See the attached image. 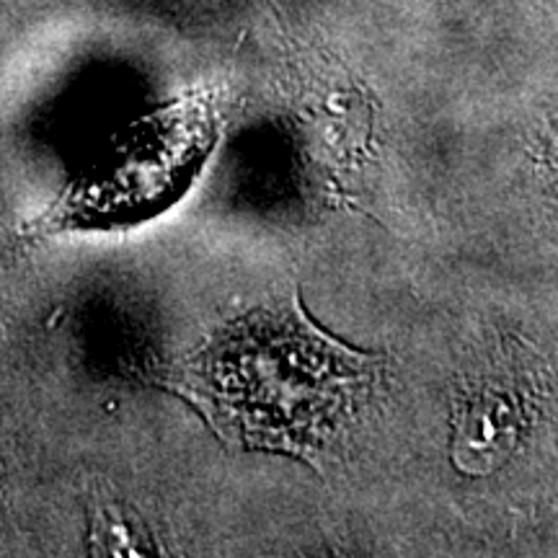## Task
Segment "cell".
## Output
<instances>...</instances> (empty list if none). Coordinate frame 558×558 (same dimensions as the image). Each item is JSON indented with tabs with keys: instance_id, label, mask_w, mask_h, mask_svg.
I'll return each mask as SVG.
<instances>
[{
	"instance_id": "obj_2",
	"label": "cell",
	"mask_w": 558,
	"mask_h": 558,
	"mask_svg": "<svg viewBox=\"0 0 558 558\" xmlns=\"http://www.w3.org/2000/svg\"><path fill=\"white\" fill-rule=\"evenodd\" d=\"M533 393L518 375L473 383L458 401L452 458L463 473H492L520 448L533 424Z\"/></svg>"
},
{
	"instance_id": "obj_1",
	"label": "cell",
	"mask_w": 558,
	"mask_h": 558,
	"mask_svg": "<svg viewBox=\"0 0 558 558\" xmlns=\"http://www.w3.org/2000/svg\"><path fill=\"white\" fill-rule=\"evenodd\" d=\"M380 357L316 329L300 308H262L207 339L173 383L220 437L316 460L360 418Z\"/></svg>"
}]
</instances>
